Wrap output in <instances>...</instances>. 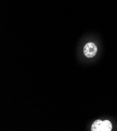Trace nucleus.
Masks as SVG:
<instances>
[{
  "label": "nucleus",
  "mask_w": 117,
  "mask_h": 131,
  "mask_svg": "<svg viewBox=\"0 0 117 131\" xmlns=\"http://www.w3.org/2000/svg\"><path fill=\"white\" fill-rule=\"evenodd\" d=\"M84 55L88 58L95 57L97 52V47L93 42H88L84 48Z\"/></svg>",
  "instance_id": "1"
},
{
  "label": "nucleus",
  "mask_w": 117,
  "mask_h": 131,
  "mask_svg": "<svg viewBox=\"0 0 117 131\" xmlns=\"http://www.w3.org/2000/svg\"><path fill=\"white\" fill-rule=\"evenodd\" d=\"M112 128L111 123L108 120H105L102 121L101 124V131H111Z\"/></svg>",
  "instance_id": "2"
},
{
  "label": "nucleus",
  "mask_w": 117,
  "mask_h": 131,
  "mask_svg": "<svg viewBox=\"0 0 117 131\" xmlns=\"http://www.w3.org/2000/svg\"><path fill=\"white\" fill-rule=\"evenodd\" d=\"M102 123V121L101 120H97L95 121L92 124L91 129L92 131H101Z\"/></svg>",
  "instance_id": "3"
}]
</instances>
